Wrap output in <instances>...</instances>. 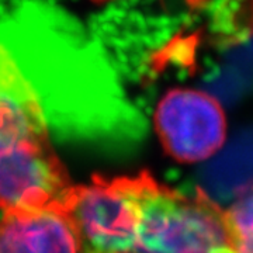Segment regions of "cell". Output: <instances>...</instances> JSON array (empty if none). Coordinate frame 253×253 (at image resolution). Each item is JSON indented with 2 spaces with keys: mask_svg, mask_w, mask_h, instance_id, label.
<instances>
[{
  "mask_svg": "<svg viewBox=\"0 0 253 253\" xmlns=\"http://www.w3.org/2000/svg\"><path fill=\"white\" fill-rule=\"evenodd\" d=\"M45 97L0 37V210H58L73 183L51 141Z\"/></svg>",
  "mask_w": 253,
  "mask_h": 253,
  "instance_id": "6da1fadb",
  "label": "cell"
},
{
  "mask_svg": "<svg viewBox=\"0 0 253 253\" xmlns=\"http://www.w3.org/2000/svg\"><path fill=\"white\" fill-rule=\"evenodd\" d=\"M135 253H241L226 208L207 193L172 189L149 172L134 174Z\"/></svg>",
  "mask_w": 253,
  "mask_h": 253,
  "instance_id": "7a4b0ae2",
  "label": "cell"
},
{
  "mask_svg": "<svg viewBox=\"0 0 253 253\" xmlns=\"http://www.w3.org/2000/svg\"><path fill=\"white\" fill-rule=\"evenodd\" d=\"M58 211L79 253H135L138 199L134 176H94L73 184Z\"/></svg>",
  "mask_w": 253,
  "mask_h": 253,
  "instance_id": "3957f363",
  "label": "cell"
},
{
  "mask_svg": "<svg viewBox=\"0 0 253 253\" xmlns=\"http://www.w3.org/2000/svg\"><path fill=\"white\" fill-rule=\"evenodd\" d=\"M154 124L163 151L180 163L206 161L225 144V111L204 90H169L156 106Z\"/></svg>",
  "mask_w": 253,
  "mask_h": 253,
  "instance_id": "277c9868",
  "label": "cell"
},
{
  "mask_svg": "<svg viewBox=\"0 0 253 253\" xmlns=\"http://www.w3.org/2000/svg\"><path fill=\"white\" fill-rule=\"evenodd\" d=\"M0 253H79L72 231L55 208L4 212Z\"/></svg>",
  "mask_w": 253,
  "mask_h": 253,
  "instance_id": "5b68a950",
  "label": "cell"
},
{
  "mask_svg": "<svg viewBox=\"0 0 253 253\" xmlns=\"http://www.w3.org/2000/svg\"><path fill=\"white\" fill-rule=\"evenodd\" d=\"M241 253H253V183L241 190L226 208Z\"/></svg>",
  "mask_w": 253,
  "mask_h": 253,
  "instance_id": "8992f818",
  "label": "cell"
}]
</instances>
